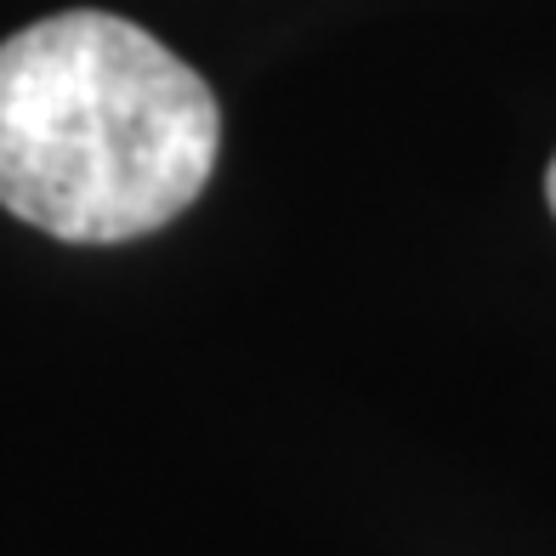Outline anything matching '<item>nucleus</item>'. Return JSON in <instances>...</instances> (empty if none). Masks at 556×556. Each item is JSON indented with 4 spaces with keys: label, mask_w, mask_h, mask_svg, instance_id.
Here are the masks:
<instances>
[{
    "label": "nucleus",
    "mask_w": 556,
    "mask_h": 556,
    "mask_svg": "<svg viewBox=\"0 0 556 556\" xmlns=\"http://www.w3.org/2000/svg\"><path fill=\"white\" fill-rule=\"evenodd\" d=\"M222 148L211 86L114 12H58L0 40V211L68 244L160 233Z\"/></svg>",
    "instance_id": "obj_1"
},
{
    "label": "nucleus",
    "mask_w": 556,
    "mask_h": 556,
    "mask_svg": "<svg viewBox=\"0 0 556 556\" xmlns=\"http://www.w3.org/2000/svg\"><path fill=\"white\" fill-rule=\"evenodd\" d=\"M545 199H551V211H556V160H551V170H545Z\"/></svg>",
    "instance_id": "obj_2"
}]
</instances>
